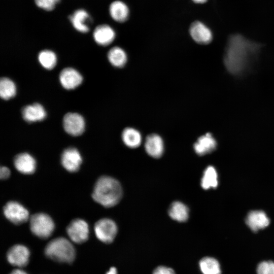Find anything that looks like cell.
I'll return each mask as SVG.
<instances>
[{
  "instance_id": "obj_20",
  "label": "cell",
  "mask_w": 274,
  "mask_h": 274,
  "mask_svg": "<svg viewBox=\"0 0 274 274\" xmlns=\"http://www.w3.org/2000/svg\"><path fill=\"white\" fill-rule=\"evenodd\" d=\"M109 12L111 17L115 21L120 23L127 20L129 13L127 6L120 1H116L111 4Z\"/></svg>"
},
{
  "instance_id": "obj_3",
  "label": "cell",
  "mask_w": 274,
  "mask_h": 274,
  "mask_svg": "<svg viewBox=\"0 0 274 274\" xmlns=\"http://www.w3.org/2000/svg\"><path fill=\"white\" fill-rule=\"evenodd\" d=\"M46 257L54 261L71 263L76 257V250L72 243L62 237L50 241L45 248Z\"/></svg>"
},
{
  "instance_id": "obj_23",
  "label": "cell",
  "mask_w": 274,
  "mask_h": 274,
  "mask_svg": "<svg viewBox=\"0 0 274 274\" xmlns=\"http://www.w3.org/2000/svg\"><path fill=\"white\" fill-rule=\"evenodd\" d=\"M122 138L124 143L131 148L138 147L142 142V136L140 132L131 127L124 129L122 133Z\"/></svg>"
},
{
  "instance_id": "obj_25",
  "label": "cell",
  "mask_w": 274,
  "mask_h": 274,
  "mask_svg": "<svg viewBox=\"0 0 274 274\" xmlns=\"http://www.w3.org/2000/svg\"><path fill=\"white\" fill-rule=\"evenodd\" d=\"M218 176L215 168L209 166L204 170L201 181V186L205 190L215 188L218 186Z\"/></svg>"
},
{
  "instance_id": "obj_19",
  "label": "cell",
  "mask_w": 274,
  "mask_h": 274,
  "mask_svg": "<svg viewBox=\"0 0 274 274\" xmlns=\"http://www.w3.org/2000/svg\"><path fill=\"white\" fill-rule=\"evenodd\" d=\"M22 117L27 122L42 121L46 116V112L43 107L35 103L25 107L22 111Z\"/></svg>"
},
{
  "instance_id": "obj_30",
  "label": "cell",
  "mask_w": 274,
  "mask_h": 274,
  "mask_svg": "<svg viewBox=\"0 0 274 274\" xmlns=\"http://www.w3.org/2000/svg\"><path fill=\"white\" fill-rule=\"evenodd\" d=\"M152 274H176V272L170 267L161 265L155 268Z\"/></svg>"
},
{
  "instance_id": "obj_16",
  "label": "cell",
  "mask_w": 274,
  "mask_h": 274,
  "mask_svg": "<svg viewBox=\"0 0 274 274\" xmlns=\"http://www.w3.org/2000/svg\"><path fill=\"white\" fill-rule=\"evenodd\" d=\"M217 147V142L211 133L200 136L193 145L195 152L200 156L209 154Z\"/></svg>"
},
{
  "instance_id": "obj_29",
  "label": "cell",
  "mask_w": 274,
  "mask_h": 274,
  "mask_svg": "<svg viewBox=\"0 0 274 274\" xmlns=\"http://www.w3.org/2000/svg\"><path fill=\"white\" fill-rule=\"evenodd\" d=\"M60 0H35L36 5L46 11H51Z\"/></svg>"
},
{
  "instance_id": "obj_33",
  "label": "cell",
  "mask_w": 274,
  "mask_h": 274,
  "mask_svg": "<svg viewBox=\"0 0 274 274\" xmlns=\"http://www.w3.org/2000/svg\"><path fill=\"white\" fill-rule=\"evenodd\" d=\"M117 270L115 267H111L108 271H107L106 274H117Z\"/></svg>"
},
{
  "instance_id": "obj_34",
  "label": "cell",
  "mask_w": 274,
  "mask_h": 274,
  "mask_svg": "<svg viewBox=\"0 0 274 274\" xmlns=\"http://www.w3.org/2000/svg\"><path fill=\"white\" fill-rule=\"evenodd\" d=\"M193 2L196 4H204L208 0H192Z\"/></svg>"
},
{
  "instance_id": "obj_15",
  "label": "cell",
  "mask_w": 274,
  "mask_h": 274,
  "mask_svg": "<svg viewBox=\"0 0 274 274\" xmlns=\"http://www.w3.org/2000/svg\"><path fill=\"white\" fill-rule=\"evenodd\" d=\"M246 223L248 227L254 232L264 229L269 224V219L262 211H252L249 213Z\"/></svg>"
},
{
  "instance_id": "obj_26",
  "label": "cell",
  "mask_w": 274,
  "mask_h": 274,
  "mask_svg": "<svg viewBox=\"0 0 274 274\" xmlns=\"http://www.w3.org/2000/svg\"><path fill=\"white\" fill-rule=\"evenodd\" d=\"M16 93V87L14 83L10 79L2 78L0 81V95L5 100L13 97Z\"/></svg>"
},
{
  "instance_id": "obj_14",
  "label": "cell",
  "mask_w": 274,
  "mask_h": 274,
  "mask_svg": "<svg viewBox=\"0 0 274 274\" xmlns=\"http://www.w3.org/2000/svg\"><path fill=\"white\" fill-rule=\"evenodd\" d=\"M14 164L17 170L23 174H32L36 168V160L27 153L17 155L14 158Z\"/></svg>"
},
{
  "instance_id": "obj_2",
  "label": "cell",
  "mask_w": 274,
  "mask_h": 274,
  "mask_svg": "<svg viewBox=\"0 0 274 274\" xmlns=\"http://www.w3.org/2000/svg\"><path fill=\"white\" fill-rule=\"evenodd\" d=\"M122 189L119 182L109 176H102L96 182L92 197L97 203L107 208L116 205L121 200Z\"/></svg>"
},
{
  "instance_id": "obj_13",
  "label": "cell",
  "mask_w": 274,
  "mask_h": 274,
  "mask_svg": "<svg viewBox=\"0 0 274 274\" xmlns=\"http://www.w3.org/2000/svg\"><path fill=\"white\" fill-rule=\"evenodd\" d=\"M59 80L65 89H73L79 86L83 81L82 75L73 68L67 67L62 70L59 75Z\"/></svg>"
},
{
  "instance_id": "obj_21",
  "label": "cell",
  "mask_w": 274,
  "mask_h": 274,
  "mask_svg": "<svg viewBox=\"0 0 274 274\" xmlns=\"http://www.w3.org/2000/svg\"><path fill=\"white\" fill-rule=\"evenodd\" d=\"M168 214L173 220L180 222H185L188 218L189 210L183 203L180 201H175L169 207Z\"/></svg>"
},
{
  "instance_id": "obj_32",
  "label": "cell",
  "mask_w": 274,
  "mask_h": 274,
  "mask_svg": "<svg viewBox=\"0 0 274 274\" xmlns=\"http://www.w3.org/2000/svg\"><path fill=\"white\" fill-rule=\"evenodd\" d=\"M10 274H28L26 271L25 270L21 269V268H17L11 272Z\"/></svg>"
},
{
  "instance_id": "obj_8",
  "label": "cell",
  "mask_w": 274,
  "mask_h": 274,
  "mask_svg": "<svg viewBox=\"0 0 274 274\" xmlns=\"http://www.w3.org/2000/svg\"><path fill=\"white\" fill-rule=\"evenodd\" d=\"M30 256V251L27 247L21 244H16L8 250L6 258L11 265L21 268L28 264Z\"/></svg>"
},
{
  "instance_id": "obj_5",
  "label": "cell",
  "mask_w": 274,
  "mask_h": 274,
  "mask_svg": "<svg viewBox=\"0 0 274 274\" xmlns=\"http://www.w3.org/2000/svg\"><path fill=\"white\" fill-rule=\"evenodd\" d=\"M94 232L96 237L101 242L110 244L115 239L117 233V227L112 220L101 219L94 225Z\"/></svg>"
},
{
  "instance_id": "obj_24",
  "label": "cell",
  "mask_w": 274,
  "mask_h": 274,
  "mask_svg": "<svg viewBox=\"0 0 274 274\" xmlns=\"http://www.w3.org/2000/svg\"><path fill=\"white\" fill-rule=\"evenodd\" d=\"M108 58L111 64L117 67L124 66L127 60L126 53L119 47H113L109 50Z\"/></svg>"
},
{
  "instance_id": "obj_12",
  "label": "cell",
  "mask_w": 274,
  "mask_h": 274,
  "mask_svg": "<svg viewBox=\"0 0 274 274\" xmlns=\"http://www.w3.org/2000/svg\"><path fill=\"white\" fill-rule=\"evenodd\" d=\"M69 19L74 27L78 31L83 33L89 31L92 23L91 16L83 9L75 11L69 16Z\"/></svg>"
},
{
  "instance_id": "obj_10",
  "label": "cell",
  "mask_w": 274,
  "mask_h": 274,
  "mask_svg": "<svg viewBox=\"0 0 274 274\" xmlns=\"http://www.w3.org/2000/svg\"><path fill=\"white\" fill-rule=\"evenodd\" d=\"M189 33L193 40L199 44L207 45L213 40V36L211 30L199 21H195L191 23Z\"/></svg>"
},
{
  "instance_id": "obj_7",
  "label": "cell",
  "mask_w": 274,
  "mask_h": 274,
  "mask_svg": "<svg viewBox=\"0 0 274 274\" xmlns=\"http://www.w3.org/2000/svg\"><path fill=\"white\" fill-rule=\"evenodd\" d=\"M66 232L73 242L78 244H82L85 242L89 237L88 225L83 219H76L68 224Z\"/></svg>"
},
{
  "instance_id": "obj_31",
  "label": "cell",
  "mask_w": 274,
  "mask_h": 274,
  "mask_svg": "<svg viewBox=\"0 0 274 274\" xmlns=\"http://www.w3.org/2000/svg\"><path fill=\"white\" fill-rule=\"evenodd\" d=\"M10 175V169L6 166H1L0 170V177L1 179H7Z\"/></svg>"
},
{
  "instance_id": "obj_4",
  "label": "cell",
  "mask_w": 274,
  "mask_h": 274,
  "mask_svg": "<svg viewBox=\"0 0 274 274\" xmlns=\"http://www.w3.org/2000/svg\"><path fill=\"white\" fill-rule=\"evenodd\" d=\"M31 232L41 239H46L52 234L55 226L52 218L47 214L37 213L31 216L29 220Z\"/></svg>"
},
{
  "instance_id": "obj_9",
  "label": "cell",
  "mask_w": 274,
  "mask_h": 274,
  "mask_svg": "<svg viewBox=\"0 0 274 274\" xmlns=\"http://www.w3.org/2000/svg\"><path fill=\"white\" fill-rule=\"evenodd\" d=\"M63 126L67 133L73 136H78L84 132L85 123L81 115L76 113H68L63 117Z\"/></svg>"
},
{
  "instance_id": "obj_22",
  "label": "cell",
  "mask_w": 274,
  "mask_h": 274,
  "mask_svg": "<svg viewBox=\"0 0 274 274\" xmlns=\"http://www.w3.org/2000/svg\"><path fill=\"white\" fill-rule=\"evenodd\" d=\"M200 270L202 274H221V270L219 261L211 257H204L199 262Z\"/></svg>"
},
{
  "instance_id": "obj_17",
  "label": "cell",
  "mask_w": 274,
  "mask_h": 274,
  "mask_svg": "<svg viewBox=\"0 0 274 274\" xmlns=\"http://www.w3.org/2000/svg\"><path fill=\"white\" fill-rule=\"evenodd\" d=\"M93 35L97 44L106 46L113 42L115 38V32L110 26L102 24L95 27Z\"/></svg>"
},
{
  "instance_id": "obj_18",
  "label": "cell",
  "mask_w": 274,
  "mask_h": 274,
  "mask_svg": "<svg viewBox=\"0 0 274 274\" xmlns=\"http://www.w3.org/2000/svg\"><path fill=\"white\" fill-rule=\"evenodd\" d=\"M145 148L146 151L150 156L155 158H160L162 155L164 150L163 140L158 134L149 135L146 139Z\"/></svg>"
},
{
  "instance_id": "obj_27",
  "label": "cell",
  "mask_w": 274,
  "mask_h": 274,
  "mask_svg": "<svg viewBox=\"0 0 274 274\" xmlns=\"http://www.w3.org/2000/svg\"><path fill=\"white\" fill-rule=\"evenodd\" d=\"M38 59L41 64L47 70L53 68L57 62L56 54L53 51L48 50L40 52L38 55Z\"/></svg>"
},
{
  "instance_id": "obj_6",
  "label": "cell",
  "mask_w": 274,
  "mask_h": 274,
  "mask_svg": "<svg viewBox=\"0 0 274 274\" xmlns=\"http://www.w3.org/2000/svg\"><path fill=\"white\" fill-rule=\"evenodd\" d=\"M4 213L8 220L16 225L24 223L29 218L27 210L17 201L7 202L4 207Z\"/></svg>"
},
{
  "instance_id": "obj_11",
  "label": "cell",
  "mask_w": 274,
  "mask_h": 274,
  "mask_svg": "<svg viewBox=\"0 0 274 274\" xmlns=\"http://www.w3.org/2000/svg\"><path fill=\"white\" fill-rule=\"evenodd\" d=\"M82 158L79 151L73 147L65 149L61 156L63 167L72 173L77 172L82 164Z\"/></svg>"
},
{
  "instance_id": "obj_28",
  "label": "cell",
  "mask_w": 274,
  "mask_h": 274,
  "mask_svg": "<svg viewBox=\"0 0 274 274\" xmlns=\"http://www.w3.org/2000/svg\"><path fill=\"white\" fill-rule=\"evenodd\" d=\"M257 274H274V262L264 261L260 262L257 267Z\"/></svg>"
},
{
  "instance_id": "obj_1",
  "label": "cell",
  "mask_w": 274,
  "mask_h": 274,
  "mask_svg": "<svg viewBox=\"0 0 274 274\" xmlns=\"http://www.w3.org/2000/svg\"><path fill=\"white\" fill-rule=\"evenodd\" d=\"M262 47V44L241 34L229 36L223 56V63L227 72L238 77L247 74L257 60Z\"/></svg>"
}]
</instances>
